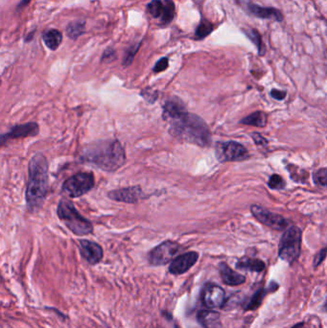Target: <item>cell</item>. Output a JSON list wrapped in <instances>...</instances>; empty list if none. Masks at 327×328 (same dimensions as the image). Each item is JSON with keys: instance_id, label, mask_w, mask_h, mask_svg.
Returning a JSON list of instances; mask_svg holds the SVG:
<instances>
[{"instance_id": "6da1fadb", "label": "cell", "mask_w": 327, "mask_h": 328, "mask_svg": "<svg viewBox=\"0 0 327 328\" xmlns=\"http://www.w3.org/2000/svg\"><path fill=\"white\" fill-rule=\"evenodd\" d=\"M126 153L116 139L99 140L87 145L81 156L80 161L91 164L105 172H115L126 163Z\"/></svg>"}, {"instance_id": "7a4b0ae2", "label": "cell", "mask_w": 327, "mask_h": 328, "mask_svg": "<svg viewBox=\"0 0 327 328\" xmlns=\"http://www.w3.org/2000/svg\"><path fill=\"white\" fill-rule=\"evenodd\" d=\"M48 162L41 153L35 154L28 166V182L25 200L27 209L35 213L39 211L46 200L48 189Z\"/></svg>"}, {"instance_id": "3957f363", "label": "cell", "mask_w": 327, "mask_h": 328, "mask_svg": "<svg viewBox=\"0 0 327 328\" xmlns=\"http://www.w3.org/2000/svg\"><path fill=\"white\" fill-rule=\"evenodd\" d=\"M170 132L177 138L200 147H207L211 143V135L205 122L199 116L186 113L173 120Z\"/></svg>"}, {"instance_id": "277c9868", "label": "cell", "mask_w": 327, "mask_h": 328, "mask_svg": "<svg viewBox=\"0 0 327 328\" xmlns=\"http://www.w3.org/2000/svg\"><path fill=\"white\" fill-rule=\"evenodd\" d=\"M57 215L62 223L73 234L85 236L93 232L92 223L80 214L74 203L66 198H63L57 207Z\"/></svg>"}, {"instance_id": "5b68a950", "label": "cell", "mask_w": 327, "mask_h": 328, "mask_svg": "<svg viewBox=\"0 0 327 328\" xmlns=\"http://www.w3.org/2000/svg\"><path fill=\"white\" fill-rule=\"evenodd\" d=\"M95 185L94 174L92 172H80L65 181L62 192L71 199L88 194Z\"/></svg>"}, {"instance_id": "8992f818", "label": "cell", "mask_w": 327, "mask_h": 328, "mask_svg": "<svg viewBox=\"0 0 327 328\" xmlns=\"http://www.w3.org/2000/svg\"><path fill=\"white\" fill-rule=\"evenodd\" d=\"M301 248V230L296 227H291L286 230L279 243L278 256L281 260L289 264L297 260Z\"/></svg>"}, {"instance_id": "52a82bcc", "label": "cell", "mask_w": 327, "mask_h": 328, "mask_svg": "<svg viewBox=\"0 0 327 328\" xmlns=\"http://www.w3.org/2000/svg\"><path fill=\"white\" fill-rule=\"evenodd\" d=\"M216 158L220 163L241 162L249 158L247 149L235 141L219 142L215 148Z\"/></svg>"}, {"instance_id": "ba28073f", "label": "cell", "mask_w": 327, "mask_h": 328, "mask_svg": "<svg viewBox=\"0 0 327 328\" xmlns=\"http://www.w3.org/2000/svg\"><path fill=\"white\" fill-rule=\"evenodd\" d=\"M182 247L174 241H164L149 253L148 260L152 266H164L173 260Z\"/></svg>"}, {"instance_id": "9c48e42d", "label": "cell", "mask_w": 327, "mask_h": 328, "mask_svg": "<svg viewBox=\"0 0 327 328\" xmlns=\"http://www.w3.org/2000/svg\"><path fill=\"white\" fill-rule=\"evenodd\" d=\"M251 211L257 221L272 230H285L289 225V222L283 216L271 212L269 209L262 207L260 205H252Z\"/></svg>"}, {"instance_id": "30bf717a", "label": "cell", "mask_w": 327, "mask_h": 328, "mask_svg": "<svg viewBox=\"0 0 327 328\" xmlns=\"http://www.w3.org/2000/svg\"><path fill=\"white\" fill-rule=\"evenodd\" d=\"M38 132L39 126L36 122H28L24 124L15 125L10 131L0 134V146H4L8 142L15 139L36 136Z\"/></svg>"}, {"instance_id": "8fae6325", "label": "cell", "mask_w": 327, "mask_h": 328, "mask_svg": "<svg viewBox=\"0 0 327 328\" xmlns=\"http://www.w3.org/2000/svg\"><path fill=\"white\" fill-rule=\"evenodd\" d=\"M202 303L208 309L221 308L226 302L225 290L214 283H208L201 295Z\"/></svg>"}, {"instance_id": "7c38bea8", "label": "cell", "mask_w": 327, "mask_h": 328, "mask_svg": "<svg viewBox=\"0 0 327 328\" xmlns=\"http://www.w3.org/2000/svg\"><path fill=\"white\" fill-rule=\"evenodd\" d=\"M79 251L82 257L90 265L98 264L104 256L103 248L98 243L87 239L79 240Z\"/></svg>"}, {"instance_id": "4fadbf2b", "label": "cell", "mask_w": 327, "mask_h": 328, "mask_svg": "<svg viewBox=\"0 0 327 328\" xmlns=\"http://www.w3.org/2000/svg\"><path fill=\"white\" fill-rule=\"evenodd\" d=\"M108 197L115 201L134 203L140 200L147 198V196H145L140 186H131L111 190L108 193Z\"/></svg>"}, {"instance_id": "5bb4252c", "label": "cell", "mask_w": 327, "mask_h": 328, "mask_svg": "<svg viewBox=\"0 0 327 328\" xmlns=\"http://www.w3.org/2000/svg\"><path fill=\"white\" fill-rule=\"evenodd\" d=\"M244 7L250 15L255 18L261 19H274L277 22L283 21V15L278 9L271 7H263L251 1H248Z\"/></svg>"}, {"instance_id": "9a60e30c", "label": "cell", "mask_w": 327, "mask_h": 328, "mask_svg": "<svg viewBox=\"0 0 327 328\" xmlns=\"http://www.w3.org/2000/svg\"><path fill=\"white\" fill-rule=\"evenodd\" d=\"M199 255L196 252H189L175 258L169 266V273L180 275L188 272L198 261Z\"/></svg>"}, {"instance_id": "2e32d148", "label": "cell", "mask_w": 327, "mask_h": 328, "mask_svg": "<svg viewBox=\"0 0 327 328\" xmlns=\"http://www.w3.org/2000/svg\"><path fill=\"white\" fill-rule=\"evenodd\" d=\"M187 113L186 108L180 99L172 98L168 100L164 107V116L165 119L177 120Z\"/></svg>"}, {"instance_id": "e0dca14e", "label": "cell", "mask_w": 327, "mask_h": 328, "mask_svg": "<svg viewBox=\"0 0 327 328\" xmlns=\"http://www.w3.org/2000/svg\"><path fill=\"white\" fill-rule=\"evenodd\" d=\"M219 267L221 277L225 284L229 286H238L245 283L246 281L245 275L233 271L227 263L222 262Z\"/></svg>"}, {"instance_id": "ac0fdd59", "label": "cell", "mask_w": 327, "mask_h": 328, "mask_svg": "<svg viewBox=\"0 0 327 328\" xmlns=\"http://www.w3.org/2000/svg\"><path fill=\"white\" fill-rule=\"evenodd\" d=\"M199 323L203 328H223L220 314L212 310H201L197 315Z\"/></svg>"}, {"instance_id": "d6986e66", "label": "cell", "mask_w": 327, "mask_h": 328, "mask_svg": "<svg viewBox=\"0 0 327 328\" xmlns=\"http://www.w3.org/2000/svg\"><path fill=\"white\" fill-rule=\"evenodd\" d=\"M265 263L257 258L243 257L236 263V268L239 270H245L254 273H261L265 270Z\"/></svg>"}, {"instance_id": "ffe728a7", "label": "cell", "mask_w": 327, "mask_h": 328, "mask_svg": "<svg viewBox=\"0 0 327 328\" xmlns=\"http://www.w3.org/2000/svg\"><path fill=\"white\" fill-rule=\"evenodd\" d=\"M42 39L45 43V45L50 50H56L59 48L63 41V35L56 29H49L44 31L42 34Z\"/></svg>"}, {"instance_id": "44dd1931", "label": "cell", "mask_w": 327, "mask_h": 328, "mask_svg": "<svg viewBox=\"0 0 327 328\" xmlns=\"http://www.w3.org/2000/svg\"><path fill=\"white\" fill-rule=\"evenodd\" d=\"M268 118L267 114L263 111H255L252 113L251 115L243 118L240 123L244 125H249V126H254V127H260L263 128L267 125Z\"/></svg>"}, {"instance_id": "7402d4cb", "label": "cell", "mask_w": 327, "mask_h": 328, "mask_svg": "<svg viewBox=\"0 0 327 328\" xmlns=\"http://www.w3.org/2000/svg\"><path fill=\"white\" fill-rule=\"evenodd\" d=\"M243 32L249 37L250 40H252L254 43V45L257 48L258 54L260 56H263L266 53V46L264 45V42H263V39H262L260 33L256 29H254V28L243 29Z\"/></svg>"}, {"instance_id": "603a6c76", "label": "cell", "mask_w": 327, "mask_h": 328, "mask_svg": "<svg viewBox=\"0 0 327 328\" xmlns=\"http://www.w3.org/2000/svg\"><path fill=\"white\" fill-rule=\"evenodd\" d=\"M176 8L175 3L172 0H164V11L163 15L161 17V24L162 25H168L175 18Z\"/></svg>"}, {"instance_id": "cb8c5ba5", "label": "cell", "mask_w": 327, "mask_h": 328, "mask_svg": "<svg viewBox=\"0 0 327 328\" xmlns=\"http://www.w3.org/2000/svg\"><path fill=\"white\" fill-rule=\"evenodd\" d=\"M85 32H86L85 21H73L70 22L66 27V35L72 39H77Z\"/></svg>"}, {"instance_id": "d4e9b609", "label": "cell", "mask_w": 327, "mask_h": 328, "mask_svg": "<svg viewBox=\"0 0 327 328\" xmlns=\"http://www.w3.org/2000/svg\"><path fill=\"white\" fill-rule=\"evenodd\" d=\"M266 295H267V289L260 288L259 290H257L252 296L250 302L248 303V305L245 308V311H254V310L258 309L261 306L263 299H264Z\"/></svg>"}, {"instance_id": "484cf974", "label": "cell", "mask_w": 327, "mask_h": 328, "mask_svg": "<svg viewBox=\"0 0 327 328\" xmlns=\"http://www.w3.org/2000/svg\"><path fill=\"white\" fill-rule=\"evenodd\" d=\"M212 31H213V24L206 19H202L197 27L195 36L198 39H202L212 33Z\"/></svg>"}, {"instance_id": "4316f807", "label": "cell", "mask_w": 327, "mask_h": 328, "mask_svg": "<svg viewBox=\"0 0 327 328\" xmlns=\"http://www.w3.org/2000/svg\"><path fill=\"white\" fill-rule=\"evenodd\" d=\"M147 9L154 18H161L164 11V2L162 0H152L148 4Z\"/></svg>"}, {"instance_id": "83f0119b", "label": "cell", "mask_w": 327, "mask_h": 328, "mask_svg": "<svg viewBox=\"0 0 327 328\" xmlns=\"http://www.w3.org/2000/svg\"><path fill=\"white\" fill-rule=\"evenodd\" d=\"M268 185L272 189H283L286 186V182L283 180L282 177L275 174L270 178Z\"/></svg>"}, {"instance_id": "f1b7e54d", "label": "cell", "mask_w": 327, "mask_h": 328, "mask_svg": "<svg viewBox=\"0 0 327 328\" xmlns=\"http://www.w3.org/2000/svg\"><path fill=\"white\" fill-rule=\"evenodd\" d=\"M313 179L316 184L323 186V187H327V168H322L320 170H317L314 175H313Z\"/></svg>"}, {"instance_id": "f546056e", "label": "cell", "mask_w": 327, "mask_h": 328, "mask_svg": "<svg viewBox=\"0 0 327 328\" xmlns=\"http://www.w3.org/2000/svg\"><path fill=\"white\" fill-rule=\"evenodd\" d=\"M140 44H141V41L136 43V44H133L131 45V47L128 48V50L126 51V54H125V57H124V60H123V66H129L132 63L133 59H134V56L136 54V52L138 51L139 47H140Z\"/></svg>"}, {"instance_id": "4dcf8cb0", "label": "cell", "mask_w": 327, "mask_h": 328, "mask_svg": "<svg viewBox=\"0 0 327 328\" xmlns=\"http://www.w3.org/2000/svg\"><path fill=\"white\" fill-rule=\"evenodd\" d=\"M169 66V60L168 58L164 57V58H162L156 65L154 66L153 68V71L156 72V73H159V72H163L164 70H166Z\"/></svg>"}, {"instance_id": "1f68e13d", "label": "cell", "mask_w": 327, "mask_h": 328, "mask_svg": "<svg viewBox=\"0 0 327 328\" xmlns=\"http://www.w3.org/2000/svg\"><path fill=\"white\" fill-rule=\"evenodd\" d=\"M116 58V54H115V50L112 49V48H108L103 56H102V62H112L114 59Z\"/></svg>"}, {"instance_id": "d6a6232c", "label": "cell", "mask_w": 327, "mask_h": 328, "mask_svg": "<svg viewBox=\"0 0 327 328\" xmlns=\"http://www.w3.org/2000/svg\"><path fill=\"white\" fill-rule=\"evenodd\" d=\"M327 257V249L324 248L322 251H320L317 255L315 256V259H314V267L317 268L319 265H321L323 261L326 259Z\"/></svg>"}, {"instance_id": "836d02e7", "label": "cell", "mask_w": 327, "mask_h": 328, "mask_svg": "<svg viewBox=\"0 0 327 328\" xmlns=\"http://www.w3.org/2000/svg\"><path fill=\"white\" fill-rule=\"evenodd\" d=\"M252 137L254 140V143L256 145H258V146H262V145H266L267 144V139L264 138L261 134L258 133V132H254L252 134Z\"/></svg>"}, {"instance_id": "e575fe53", "label": "cell", "mask_w": 327, "mask_h": 328, "mask_svg": "<svg viewBox=\"0 0 327 328\" xmlns=\"http://www.w3.org/2000/svg\"><path fill=\"white\" fill-rule=\"evenodd\" d=\"M271 95L276 100H283L286 97L287 92L284 91H278V90H272L271 91Z\"/></svg>"}, {"instance_id": "d590c367", "label": "cell", "mask_w": 327, "mask_h": 328, "mask_svg": "<svg viewBox=\"0 0 327 328\" xmlns=\"http://www.w3.org/2000/svg\"><path fill=\"white\" fill-rule=\"evenodd\" d=\"M30 2H31V0H21V1L18 3V10L23 9V8L26 7Z\"/></svg>"}, {"instance_id": "8d00e7d4", "label": "cell", "mask_w": 327, "mask_h": 328, "mask_svg": "<svg viewBox=\"0 0 327 328\" xmlns=\"http://www.w3.org/2000/svg\"><path fill=\"white\" fill-rule=\"evenodd\" d=\"M303 326H304V323H299V324H296L295 326L291 328H302Z\"/></svg>"}, {"instance_id": "74e56055", "label": "cell", "mask_w": 327, "mask_h": 328, "mask_svg": "<svg viewBox=\"0 0 327 328\" xmlns=\"http://www.w3.org/2000/svg\"><path fill=\"white\" fill-rule=\"evenodd\" d=\"M175 328H180L178 326H175Z\"/></svg>"}]
</instances>
